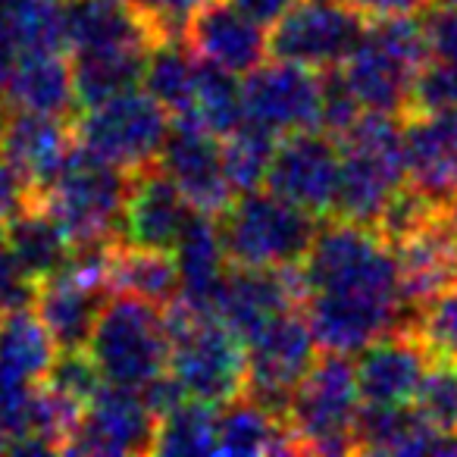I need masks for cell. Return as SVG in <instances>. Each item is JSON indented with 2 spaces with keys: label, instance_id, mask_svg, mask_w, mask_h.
Returning a JSON list of instances; mask_svg holds the SVG:
<instances>
[{
  "label": "cell",
  "instance_id": "8d00e7d4",
  "mask_svg": "<svg viewBox=\"0 0 457 457\" xmlns=\"http://www.w3.org/2000/svg\"><path fill=\"white\" fill-rule=\"evenodd\" d=\"M411 407L429 426L457 436V363L432 361Z\"/></svg>",
  "mask_w": 457,
  "mask_h": 457
},
{
  "label": "cell",
  "instance_id": "ffe728a7",
  "mask_svg": "<svg viewBox=\"0 0 457 457\" xmlns=\"http://www.w3.org/2000/svg\"><path fill=\"white\" fill-rule=\"evenodd\" d=\"M407 185L436 201H457V107L411 110L401 116Z\"/></svg>",
  "mask_w": 457,
  "mask_h": 457
},
{
  "label": "cell",
  "instance_id": "74e56055",
  "mask_svg": "<svg viewBox=\"0 0 457 457\" xmlns=\"http://www.w3.org/2000/svg\"><path fill=\"white\" fill-rule=\"evenodd\" d=\"M438 213H442V207H438L436 201H429V197L420 195L413 185L404 182L388 197L386 207L379 210L373 228L388 245H398V242H404L407 236H413L417 228H423L429 220H436Z\"/></svg>",
  "mask_w": 457,
  "mask_h": 457
},
{
  "label": "cell",
  "instance_id": "b9f144b4",
  "mask_svg": "<svg viewBox=\"0 0 457 457\" xmlns=\"http://www.w3.org/2000/svg\"><path fill=\"white\" fill-rule=\"evenodd\" d=\"M35 298V282L26 279V273L16 263L10 245L0 236V317L20 307H32Z\"/></svg>",
  "mask_w": 457,
  "mask_h": 457
},
{
  "label": "cell",
  "instance_id": "f6af8a7d",
  "mask_svg": "<svg viewBox=\"0 0 457 457\" xmlns=\"http://www.w3.org/2000/svg\"><path fill=\"white\" fill-rule=\"evenodd\" d=\"M348 10H354L361 20L379 22V20H398V16H420L432 7V0H338Z\"/></svg>",
  "mask_w": 457,
  "mask_h": 457
},
{
  "label": "cell",
  "instance_id": "d6986e66",
  "mask_svg": "<svg viewBox=\"0 0 457 457\" xmlns=\"http://www.w3.org/2000/svg\"><path fill=\"white\" fill-rule=\"evenodd\" d=\"M191 213L195 207L185 201L176 182L160 170V163H151L129 172L116 238L138 248L172 251Z\"/></svg>",
  "mask_w": 457,
  "mask_h": 457
},
{
  "label": "cell",
  "instance_id": "9c48e42d",
  "mask_svg": "<svg viewBox=\"0 0 457 457\" xmlns=\"http://www.w3.org/2000/svg\"><path fill=\"white\" fill-rule=\"evenodd\" d=\"M76 141L122 172L157 163V154L170 132V113L147 91L132 88L85 107L72 122Z\"/></svg>",
  "mask_w": 457,
  "mask_h": 457
},
{
  "label": "cell",
  "instance_id": "7dc6e473",
  "mask_svg": "<svg viewBox=\"0 0 457 457\" xmlns=\"http://www.w3.org/2000/svg\"><path fill=\"white\" fill-rule=\"evenodd\" d=\"M16 60H20V51H16V45L10 41V35L0 29V97H4V91H7V82H10V76H13Z\"/></svg>",
  "mask_w": 457,
  "mask_h": 457
},
{
  "label": "cell",
  "instance_id": "d4e9b609",
  "mask_svg": "<svg viewBox=\"0 0 457 457\" xmlns=\"http://www.w3.org/2000/svg\"><path fill=\"white\" fill-rule=\"evenodd\" d=\"M13 110L47 113L70 120L76 113V88H72V66L66 51H29L20 54L13 76L4 91Z\"/></svg>",
  "mask_w": 457,
  "mask_h": 457
},
{
  "label": "cell",
  "instance_id": "8fae6325",
  "mask_svg": "<svg viewBox=\"0 0 457 457\" xmlns=\"http://www.w3.org/2000/svg\"><path fill=\"white\" fill-rule=\"evenodd\" d=\"M270 29V54L276 60L332 72L361 41L367 20L338 0H295Z\"/></svg>",
  "mask_w": 457,
  "mask_h": 457
},
{
  "label": "cell",
  "instance_id": "f546056e",
  "mask_svg": "<svg viewBox=\"0 0 457 457\" xmlns=\"http://www.w3.org/2000/svg\"><path fill=\"white\" fill-rule=\"evenodd\" d=\"M147 51L145 47H116V51L70 54L76 107H95V104L107 101V97L138 88Z\"/></svg>",
  "mask_w": 457,
  "mask_h": 457
},
{
  "label": "cell",
  "instance_id": "f35d334b",
  "mask_svg": "<svg viewBox=\"0 0 457 457\" xmlns=\"http://www.w3.org/2000/svg\"><path fill=\"white\" fill-rule=\"evenodd\" d=\"M457 107V63L429 57L411 88V110H451Z\"/></svg>",
  "mask_w": 457,
  "mask_h": 457
},
{
  "label": "cell",
  "instance_id": "d590c367",
  "mask_svg": "<svg viewBox=\"0 0 457 457\" xmlns=\"http://www.w3.org/2000/svg\"><path fill=\"white\" fill-rule=\"evenodd\" d=\"M411 329L436 361L457 363V282L413 311Z\"/></svg>",
  "mask_w": 457,
  "mask_h": 457
},
{
  "label": "cell",
  "instance_id": "30bf717a",
  "mask_svg": "<svg viewBox=\"0 0 457 457\" xmlns=\"http://www.w3.org/2000/svg\"><path fill=\"white\" fill-rule=\"evenodd\" d=\"M245 122L263 129L273 138L323 126L326 76L288 60H263L257 70L242 76Z\"/></svg>",
  "mask_w": 457,
  "mask_h": 457
},
{
  "label": "cell",
  "instance_id": "5b68a950",
  "mask_svg": "<svg viewBox=\"0 0 457 457\" xmlns=\"http://www.w3.org/2000/svg\"><path fill=\"white\" fill-rule=\"evenodd\" d=\"M85 351L104 382L141 392L170 367L163 307L135 295H107Z\"/></svg>",
  "mask_w": 457,
  "mask_h": 457
},
{
  "label": "cell",
  "instance_id": "ba28073f",
  "mask_svg": "<svg viewBox=\"0 0 457 457\" xmlns=\"http://www.w3.org/2000/svg\"><path fill=\"white\" fill-rule=\"evenodd\" d=\"M126 185L129 172L110 166L76 141L72 154L38 195V201L63 226L72 251L91 248V245L116 242Z\"/></svg>",
  "mask_w": 457,
  "mask_h": 457
},
{
  "label": "cell",
  "instance_id": "ee69618b",
  "mask_svg": "<svg viewBox=\"0 0 457 457\" xmlns=\"http://www.w3.org/2000/svg\"><path fill=\"white\" fill-rule=\"evenodd\" d=\"M29 201H35L32 185H29L26 179L20 176V170L0 154V226L13 213H20Z\"/></svg>",
  "mask_w": 457,
  "mask_h": 457
},
{
  "label": "cell",
  "instance_id": "5bb4252c",
  "mask_svg": "<svg viewBox=\"0 0 457 457\" xmlns=\"http://www.w3.org/2000/svg\"><path fill=\"white\" fill-rule=\"evenodd\" d=\"M304 298L307 286L298 263L273 270L228 267L213 301H210V311L242 342H248L251 336H257L276 317L298 311L304 304Z\"/></svg>",
  "mask_w": 457,
  "mask_h": 457
},
{
  "label": "cell",
  "instance_id": "52a82bcc",
  "mask_svg": "<svg viewBox=\"0 0 457 457\" xmlns=\"http://www.w3.org/2000/svg\"><path fill=\"white\" fill-rule=\"evenodd\" d=\"M320 220L273 191H242L216 216L228 267L273 270L301 263Z\"/></svg>",
  "mask_w": 457,
  "mask_h": 457
},
{
  "label": "cell",
  "instance_id": "9a60e30c",
  "mask_svg": "<svg viewBox=\"0 0 457 457\" xmlns=\"http://www.w3.org/2000/svg\"><path fill=\"white\" fill-rule=\"evenodd\" d=\"M154 423L157 413L147 407L138 388L101 382V388L85 401L66 454H151Z\"/></svg>",
  "mask_w": 457,
  "mask_h": 457
},
{
  "label": "cell",
  "instance_id": "e575fe53",
  "mask_svg": "<svg viewBox=\"0 0 457 457\" xmlns=\"http://www.w3.org/2000/svg\"><path fill=\"white\" fill-rule=\"evenodd\" d=\"M273 147H276L273 135L251 126V122H242V126L232 129L228 135H222V163H226L228 182H232L236 195L261 188Z\"/></svg>",
  "mask_w": 457,
  "mask_h": 457
},
{
  "label": "cell",
  "instance_id": "cb8c5ba5",
  "mask_svg": "<svg viewBox=\"0 0 457 457\" xmlns=\"http://www.w3.org/2000/svg\"><path fill=\"white\" fill-rule=\"evenodd\" d=\"M66 54L151 47L154 32L126 0H66L63 4Z\"/></svg>",
  "mask_w": 457,
  "mask_h": 457
},
{
  "label": "cell",
  "instance_id": "60d3db41",
  "mask_svg": "<svg viewBox=\"0 0 457 457\" xmlns=\"http://www.w3.org/2000/svg\"><path fill=\"white\" fill-rule=\"evenodd\" d=\"M129 7L147 22L154 38H182V29L188 16L207 0H126Z\"/></svg>",
  "mask_w": 457,
  "mask_h": 457
},
{
  "label": "cell",
  "instance_id": "836d02e7",
  "mask_svg": "<svg viewBox=\"0 0 457 457\" xmlns=\"http://www.w3.org/2000/svg\"><path fill=\"white\" fill-rule=\"evenodd\" d=\"M151 454H216V407L182 398L160 413Z\"/></svg>",
  "mask_w": 457,
  "mask_h": 457
},
{
  "label": "cell",
  "instance_id": "7c38bea8",
  "mask_svg": "<svg viewBox=\"0 0 457 457\" xmlns=\"http://www.w3.org/2000/svg\"><path fill=\"white\" fill-rule=\"evenodd\" d=\"M263 185L317 220L332 216L338 195L336 138L323 129H304L276 138Z\"/></svg>",
  "mask_w": 457,
  "mask_h": 457
},
{
  "label": "cell",
  "instance_id": "7bdbcfd3",
  "mask_svg": "<svg viewBox=\"0 0 457 457\" xmlns=\"http://www.w3.org/2000/svg\"><path fill=\"white\" fill-rule=\"evenodd\" d=\"M423 29L429 38L432 57H442L457 63V4H432Z\"/></svg>",
  "mask_w": 457,
  "mask_h": 457
},
{
  "label": "cell",
  "instance_id": "d6a6232c",
  "mask_svg": "<svg viewBox=\"0 0 457 457\" xmlns=\"http://www.w3.org/2000/svg\"><path fill=\"white\" fill-rule=\"evenodd\" d=\"M176 122H191V126L204 129V132L216 135V138H222V135L242 126V88H238L236 76H228V72L216 70V66L201 60L188 110Z\"/></svg>",
  "mask_w": 457,
  "mask_h": 457
},
{
  "label": "cell",
  "instance_id": "3957f363",
  "mask_svg": "<svg viewBox=\"0 0 457 457\" xmlns=\"http://www.w3.org/2000/svg\"><path fill=\"white\" fill-rule=\"evenodd\" d=\"M298 267L304 276L307 295L348 292L404 304L392 245L373 226H363V222L326 216L313 232Z\"/></svg>",
  "mask_w": 457,
  "mask_h": 457
},
{
  "label": "cell",
  "instance_id": "4fadbf2b",
  "mask_svg": "<svg viewBox=\"0 0 457 457\" xmlns=\"http://www.w3.org/2000/svg\"><path fill=\"white\" fill-rule=\"evenodd\" d=\"M245 354H248L245 395L282 417L295 386L317 357V342L304 311L301 307L288 311L263 326L257 336L245 342Z\"/></svg>",
  "mask_w": 457,
  "mask_h": 457
},
{
  "label": "cell",
  "instance_id": "8992f818",
  "mask_svg": "<svg viewBox=\"0 0 457 457\" xmlns=\"http://www.w3.org/2000/svg\"><path fill=\"white\" fill-rule=\"evenodd\" d=\"M357 411L361 395L351 354L323 351V357H313L282 413L295 438V454H357Z\"/></svg>",
  "mask_w": 457,
  "mask_h": 457
},
{
  "label": "cell",
  "instance_id": "7a4b0ae2",
  "mask_svg": "<svg viewBox=\"0 0 457 457\" xmlns=\"http://www.w3.org/2000/svg\"><path fill=\"white\" fill-rule=\"evenodd\" d=\"M432 57L426 29L417 16L379 20L363 29L361 41L332 70L361 110L404 116L417 72Z\"/></svg>",
  "mask_w": 457,
  "mask_h": 457
},
{
  "label": "cell",
  "instance_id": "ac0fdd59",
  "mask_svg": "<svg viewBox=\"0 0 457 457\" xmlns=\"http://www.w3.org/2000/svg\"><path fill=\"white\" fill-rule=\"evenodd\" d=\"M182 41L197 60L228 72L248 76L270 57V32L226 0H207L188 16Z\"/></svg>",
  "mask_w": 457,
  "mask_h": 457
},
{
  "label": "cell",
  "instance_id": "277c9868",
  "mask_svg": "<svg viewBox=\"0 0 457 457\" xmlns=\"http://www.w3.org/2000/svg\"><path fill=\"white\" fill-rule=\"evenodd\" d=\"M401 116L361 110L348 129L336 135L338 195L336 213L373 226L386 201L407 182Z\"/></svg>",
  "mask_w": 457,
  "mask_h": 457
},
{
  "label": "cell",
  "instance_id": "484cf974",
  "mask_svg": "<svg viewBox=\"0 0 457 457\" xmlns=\"http://www.w3.org/2000/svg\"><path fill=\"white\" fill-rule=\"evenodd\" d=\"M0 236L10 245V251H13L26 279L35 282V286L51 279L54 273H60L72 257L70 236H66L63 226L54 220V213L38 197L29 201L20 213L10 216L0 226Z\"/></svg>",
  "mask_w": 457,
  "mask_h": 457
},
{
  "label": "cell",
  "instance_id": "1f68e13d",
  "mask_svg": "<svg viewBox=\"0 0 457 457\" xmlns=\"http://www.w3.org/2000/svg\"><path fill=\"white\" fill-rule=\"evenodd\" d=\"M54 357H57V345L32 307H20L0 317V367L41 382Z\"/></svg>",
  "mask_w": 457,
  "mask_h": 457
},
{
  "label": "cell",
  "instance_id": "603a6c76",
  "mask_svg": "<svg viewBox=\"0 0 457 457\" xmlns=\"http://www.w3.org/2000/svg\"><path fill=\"white\" fill-rule=\"evenodd\" d=\"M392 254L401 295L411 311H420L426 301L457 282V232L448 226L445 213L429 220L404 242L392 245Z\"/></svg>",
  "mask_w": 457,
  "mask_h": 457
},
{
  "label": "cell",
  "instance_id": "4316f807",
  "mask_svg": "<svg viewBox=\"0 0 457 457\" xmlns=\"http://www.w3.org/2000/svg\"><path fill=\"white\" fill-rule=\"evenodd\" d=\"M172 257L179 267V298L210 311V301H213L216 288L228 270L216 216L195 210L185 222L176 248H172Z\"/></svg>",
  "mask_w": 457,
  "mask_h": 457
},
{
  "label": "cell",
  "instance_id": "4dcf8cb0",
  "mask_svg": "<svg viewBox=\"0 0 457 457\" xmlns=\"http://www.w3.org/2000/svg\"><path fill=\"white\" fill-rule=\"evenodd\" d=\"M197 63L201 60L188 51L182 38L154 41L145 57V72H141V88L170 113V120L185 116L195 91Z\"/></svg>",
  "mask_w": 457,
  "mask_h": 457
},
{
  "label": "cell",
  "instance_id": "7402d4cb",
  "mask_svg": "<svg viewBox=\"0 0 457 457\" xmlns=\"http://www.w3.org/2000/svg\"><path fill=\"white\" fill-rule=\"evenodd\" d=\"M72 147H76V132L63 116L29 113V110L10 107L7 120L0 126V154L32 185L35 197L51 185V179L66 163Z\"/></svg>",
  "mask_w": 457,
  "mask_h": 457
},
{
  "label": "cell",
  "instance_id": "ab89813d",
  "mask_svg": "<svg viewBox=\"0 0 457 457\" xmlns=\"http://www.w3.org/2000/svg\"><path fill=\"white\" fill-rule=\"evenodd\" d=\"M45 382L85 404V401H88L91 395L101 388L104 379L97 376V370H95V363H91L88 351L82 348V351H57V357H54V363H51V370H47Z\"/></svg>",
  "mask_w": 457,
  "mask_h": 457
},
{
  "label": "cell",
  "instance_id": "f1b7e54d",
  "mask_svg": "<svg viewBox=\"0 0 457 457\" xmlns=\"http://www.w3.org/2000/svg\"><path fill=\"white\" fill-rule=\"evenodd\" d=\"M110 295H135L166 307L179 298V267L172 251L138 248L116 238L107 263Z\"/></svg>",
  "mask_w": 457,
  "mask_h": 457
},
{
  "label": "cell",
  "instance_id": "e0dca14e",
  "mask_svg": "<svg viewBox=\"0 0 457 457\" xmlns=\"http://www.w3.org/2000/svg\"><path fill=\"white\" fill-rule=\"evenodd\" d=\"M157 163L176 182L185 201L201 213L220 216L236 197L226 163H222V138L191 122L170 120V132L157 154Z\"/></svg>",
  "mask_w": 457,
  "mask_h": 457
},
{
  "label": "cell",
  "instance_id": "2e32d148",
  "mask_svg": "<svg viewBox=\"0 0 457 457\" xmlns=\"http://www.w3.org/2000/svg\"><path fill=\"white\" fill-rule=\"evenodd\" d=\"M313 342L323 351L357 354L386 332L411 323V307L401 301L348 292H311L301 304Z\"/></svg>",
  "mask_w": 457,
  "mask_h": 457
},
{
  "label": "cell",
  "instance_id": "44dd1931",
  "mask_svg": "<svg viewBox=\"0 0 457 457\" xmlns=\"http://www.w3.org/2000/svg\"><path fill=\"white\" fill-rule=\"evenodd\" d=\"M357 354H361V361L354 363L357 395H361V404L370 407L411 404L426 370L436 361L411 329V323L386 332Z\"/></svg>",
  "mask_w": 457,
  "mask_h": 457
},
{
  "label": "cell",
  "instance_id": "83f0119b",
  "mask_svg": "<svg viewBox=\"0 0 457 457\" xmlns=\"http://www.w3.org/2000/svg\"><path fill=\"white\" fill-rule=\"evenodd\" d=\"M216 451L220 454H295V438L286 420L251 395L216 407Z\"/></svg>",
  "mask_w": 457,
  "mask_h": 457
},
{
  "label": "cell",
  "instance_id": "681fc988",
  "mask_svg": "<svg viewBox=\"0 0 457 457\" xmlns=\"http://www.w3.org/2000/svg\"><path fill=\"white\" fill-rule=\"evenodd\" d=\"M432 4H457V0H432Z\"/></svg>",
  "mask_w": 457,
  "mask_h": 457
},
{
  "label": "cell",
  "instance_id": "bcb514c9",
  "mask_svg": "<svg viewBox=\"0 0 457 457\" xmlns=\"http://www.w3.org/2000/svg\"><path fill=\"white\" fill-rule=\"evenodd\" d=\"M226 4H232V7L242 10L245 16L261 22L263 29H270L288 7H292L295 0H226Z\"/></svg>",
  "mask_w": 457,
  "mask_h": 457
},
{
  "label": "cell",
  "instance_id": "6da1fadb",
  "mask_svg": "<svg viewBox=\"0 0 457 457\" xmlns=\"http://www.w3.org/2000/svg\"><path fill=\"white\" fill-rule=\"evenodd\" d=\"M170 329V376L185 398L226 404L245 392L248 354L245 342L207 307L176 298L163 307Z\"/></svg>",
  "mask_w": 457,
  "mask_h": 457
},
{
  "label": "cell",
  "instance_id": "c3c4849f",
  "mask_svg": "<svg viewBox=\"0 0 457 457\" xmlns=\"http://www.w3.org/2000/svg\"><path fill=\"white\" fill-rule=\"evenodd\" d=\"M442 213H445V220H448V226L457 232V201L445 204V207H442Z\"/></svg>",
  "mask_w": 457,
  "mask_h": 457
}]
</instances>
